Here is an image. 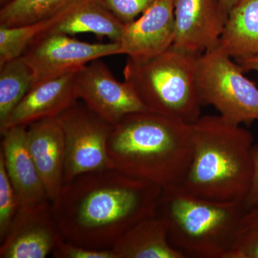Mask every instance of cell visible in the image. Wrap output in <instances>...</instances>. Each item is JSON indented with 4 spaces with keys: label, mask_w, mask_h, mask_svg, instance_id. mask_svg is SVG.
Segmentation results:
<instances>
[{
    "label": "cell",
    "mask_w": 258,
    "mask_h": 258,
    "mask_svg": "<svg viewBox=\"0 0 258 258\" xmlns=\"http://www.w3.org/2000/svg\"><path fill=\"white\" fill-rule=\"evenodd\" d=\"M161 190L114 169L85 173L62 184L52 211L64 240L109 249L136 224L157 215Z\"/></svg>",
    "instance_id": "1"
},
{
    "label": "cell",
    "mask_w": 258,
    "mask_h": 258,
    "mask_svg": "<svg viewBox=\"0 0 258 258\" xmlns=\"http://www.w3.org/2000/svg\"><path fill=\"white\" fill-rule=\"evenodd\" d=\"M192 152L191 123L148 111L113 125L108 142L113 169L162 189L181 184Z\"/></svg>",
    "instance_id": "2"
},
{
    "label": "cell",
    "mask_w": 258,
    "mask_h": 258,
    "mask_svg": "<svg viewBox=\"0 0 258 258\" xmlns=\"http://www.w3.org/2000/svg\"><path fill=\"white\" fill-rule=\"evenodd\" d=\"M193 152L181 185L199 198L223 203L245 201L253 178V136L220 115L191 123Z\"/></svg>",
    "instance_id": "3"
},
{
    "label": "cell",
    "mask_w": 258,
    "mask_h": 258,
    "mask_svg": "<svg viewBox=\"0 0 258 258\" xmlns=\"http://www.w3.org/2000/svg\"><path fill=\"white\" fill-rule=\"evenodd\" d=\"M246 210L243 203L199 198L174 185L161 190L157 215L183 257L227 258Z\"/></svg>",
    "instance_id": "4"
},
{
    "label": "cell",
    "mask_w": 258,
    "mask_h": 258,
    "mask_svg": "<svg viewBox=\"0 0 258 258\" xmlns=\"http://www.w3.org/2000/svg\"><path fill=\"white\" fill-rule=\"evenodd\" d=\"M171 46L145 60L128 58L124 81L148 111L192 123L201 116L197 86L198 56Z\"/></svg>",
    "instance_id": "5"
},
{
    "label": "cell",
    "mask_w": 258,
    "mask_h": 258,
    "mask_svg": "<svg viewBox=\"0 0 258 258\" xmlns=\"http://www.w3.org/2000/svg\"><path fill=\"white\" fill-rule=\"evenodd\" d=\"M197 86L202 106L214 107L236 125L258 120V88L232 57L217 48L198 56Z\"/></svg>",
    "instance_id": "6"
},
{
    "label": "cell",
    "mask_w": 258,
    "mask_h": 258,
    "mask_svg": "<svg viewBox=\"0 0 258 258\" xmlns=\"http://www.w3.org/2000/svg\"><path fill=\"white\" fill-rule=\"evenodd\" d=\"M57 119L64 134V183L85 173L113 169L108 154L111 123L78 101Z\"/></svg>",
    "instance_id": "7"
},
{
    "label": "cell",
    "mask_w": 258,
    "mask_h": 258,
    "mask_svg": "<svg viewBox=\"0 0 258 258\" xmlns=\"http://www.w3.org/2000/svg\"><path fill=\"white\" fill-rule=\"evenodd\" d=\"M118 54L119 42L89 43L71 35L50 31L34 39L21 57L31 69L33 87L49 80L77 72L96 59Z\"/></svg>",
    "instance_id": "8"
},
{
    "label": "cell",
    "mask_w": 258,
    "mask_h": 258,
    "mask_svg": "<svg viewBox=\"0 0 258 258\" xmlns=\"http://www.w3.org/2000/svg\"><path fill=\"white\" fill-rule=\"evenodd\" d=\"M101 59L88 62L76 73L78 100L112 125L126 115L147 111L132 86L117 81Z\"/></svg>",
    "instance_id": "9"
},
{
    "label": "cell",
    "mask_w": 258,
    "mask_h": 258,
    "mask_svg": "<svg viewBox=\"0 0 258 258\" xmlns=\"http://www.w3.org/2000/svg\"><path fill=\"white\" fill-rule=\"evenodd\" d=\"M63 237L52 203L21 207L0 246V258H45Z\"/></svg>",
    "instance_id": "10"
},
{
    "label": "cell",
    "mask_w": 258,
    "mask_h": 258,
    "mask_svg": "<svg viewBox=\"0 0 258 258\" xmlns=\"http://www.w3.org/2000/svg\"><path fill=\"white\" fill-rule=\"evenodd\" d=\"M174 14L172 46L195 55L216 48L229 15L219 0H174Z\"/></svg>",
    "instance_id": "11"
},
{
    "label": "cell",
    "mask_w": 258,
    "mask_h": 258,
    "mask_svg": "<svg viewBox=\"0 0 258 258\" xmlns=\"http://www.w3.org/2000/svg\"><path fill=\"white\" fill-rule=\"evenodd\" d=\"M175 35L174 0H157L140 18L124 24L120 54L145 60L165 52Z\"/></svg>",
    "instance_id": "12"
},
{
    "label": "cell",
    "mask_w": 258,
    "mask_h": 258,
    "mask_svg": "<svg viewBox=\"0 0 258 258\" xmlns=\"http://www.w3.org/2000/svg\"><path fill=\"white\" fill-rule=\"evenodd\" d=\"M0 154L21 207L50 201L27 142V126L10 127L1 133Z\"/></svg>",
    "instance_id": "13"
},
{
    "label": "cell",
    "mask_w": 258,
    "mask_h": 258,
    "mask_svg": "<svg viewBox=\"0 0 258 258\" xmlns=\"http://www.w3.org/2000/svg\"><path fill=\"white\" fill-rule=\"evenodd\" d=\"M29 152L51 203L64 184V134L57 118H47L27 126Z\"/></svg>",
    "instance_id": "14"
},
{
    "label": "cell",
    "mask_w": 258,
    "mask_h": 258,
    "mask_svg": "<svg viewBox=\"0 0 258 258\" xmlns=\"http://www.w3.org/2000/svg\"><path fill=\"white\" fill-rule=\"evenodd\" d=\"M76 73L33 86L0 128L1 133L10 127L28 126L38 120L57 118L66 111L78 101L75 90Z\"/></svg>",
    "instance_id": "15"
},
{
    "label": "cell",
    "mask_w": 258,
    "mask_h": 258,
    "mask_svg": "<svg viewBox=\"0 0 258 258\" xmlns=\"http://www.w3.org/2000/svg\"><path fill=\"white\" fill-rule=\"evenodd\" d=\"M111 249L117 258H184L171 245L165 222L157 215L136 224Z\"/></svg>",
    "instance_id": "16"
},
{
    "label": "cell",
    "mask_w": 258,
    "mask_h": 258,
    "mask_svg": "<svg viewBox=\"0 0 258 258\" xmlns=\"http://www.w3.org/2000/svg\"><path fill=\"white\" fill-rule=\"evenodd\" d=\"M216 48L236 60L258 54V0L232 8Z\"/></svg>",
    "instance_id": "17"
},
{
    "label": "cell",
    "mask_w": 258,
    "mask_h": 258,
    "mask_svg": "<svg viewBox=\"0 0 258 258\" xmlns=\"http://www.w3.org/2000/svg\"><path fill=\"white\" fill-rule=\"evenodd\" d=\"M124 24L112 14L101 0H76L72 11L52 32L72 35L78 33L95 34L119 42Z\"/></svg>",
    "instance_id": "18"
},
{
    "label": "cell",
    "mask_w": 258,
    "mask_h": 258,
    "mask_svg": "<svg viewBox=\"0 0 258 258\" xmlns=\"http://www.w3.org/2000/svg\"><path fill=\"white\" fill-rule=\"evenodd\" d=\"M75 3L76 0H67L54 14L35 23L0 27V66L20 57L34 39L55 29L71 13Z\"/></svg>",
    "instance_id": "19"
},
{
    "label": "cell",
    "mask_w": 258,
    "mask_h": 258,
    "mask_svg": "<svg viewBox=\"0 0 258 258\" xmlns=\"http://www.w3.org/2000/svg\"><path fill=\"white\" fill-rule=\"evenodd\" d=\"M33 74L21 56L0 66V128L30 91Z\"/></svg>",
    "instance_id": "20"
},
{
    "label": "cell",
    "mask_w": 258,
    "mask_h": 258,
    "mask_svg": "<svg viewBox=\"0 0 258 258\" xmlns=\"http://www.w3.org/2000/svg\"><path fill=\"white\" fill-rule=\"evenodd\" d=\"M67 0H12L0 11V27L29 25L50 16Z\"/></svg>",
    "instance_id": "21"
},
{
    "label": "cell",
    "mask_w": 258,
    "mask_h": 258,
    "mask_svg": "<svg viewBox=\"0 0 258 258\" xmlns=\"http://www.w3.org/2000/svg\"><path fill=\"white\" fill-rule=\"evenodd\" d=\"M227 258H258V205L244 212Z\"/></svg>",
    "instance_id": "22"
},
{
    "label": "cell",
    "mask_w": 258,
    "mask_h": 258,
    "mask_svg": "<svg viewBox=\"0 0 258 258\" xmlns=\"http://www.w3.org/2000/svg\"><path fill=\"white\" fill-rule=\"evenodd\" d=\"M21 208L0 154V242H3Z\"/></svg>",
    "instance_id": "23"
},
{
    "label": "cell",
    "mask_w": 258,
    "mask_h": 258,
    "mask_svg": "<svg viewBox=\"0 0 258 258\" xmlns=\"http://www.w3.org/2000/svg\"><path fill=\"white\" fill-rule=\"evenodd\" d=\"M157 0H101L103 5L123 24L134 21Z\"/></svg>",
    "instance_id": "24"
},
{
    "label": "cell",
    "mask_w": 258,
    "mask_h": 258,
    "mask_svg": "<svg viewBox=\"0 0 258 258\" xmlns=\"http://www.w3.org/2000/svg\"><path fill=\"white\" fill-rule=\"evenodd\" d=\"M52 255L55 258H117L111 249L88 248L69 242L63 238L55 246Z\"/></svg>",
    "instance_id": "25"
},
{
    "label": "cell",
    "mask_w": 258,
    "mask_h": 258,
    "mask_svg": "<svg viewBox=\"0 0 258 258\" xmlns=\"http://www.w3.org/2000/svg\"><path fill=\"white\" fill-rule=\"evenodd\" d=\"M254 173L252 185L248 195L244 201L246 208H252L258 205V145H254L252 151Z\"/></svg>",
    "instance_id": "26"
},
{
    "label": "cell",
    "mask_w": 258,
    "mask_h": 258,
    "mask_svg": "<svg viewBox=\"0 0 258 258\" xmlns=\"http://www.w3.org/2000/svg\"><path fill=\"white\" fill-rule=\"evenodd\" d=\"M236 62L244 72L255 71L258 73V54L244 58L237 59Z\"/></svg>",
    "instance_id": "27"
},
{
    "label": "cell",
    "mask_w": 258,
    "mask_h": 258,
    "mask_svg": "<svg viewBox=\"0 0 258 258\" xmlns=\"http://www.w3.org/2000/svg\"><path fill=\"white\" fill-rule=\"evenodd\" d=\"M219 1H220L222 8H223L227 13H230L232 8H233L236 5L238 4L241 0H219Z\"/></svg>",
    "instance_id": "28"
},
{
    "label": "cell",
    "mask_w": 258,
    "mask_h": 258,
    "mask_svg": "<svg viewBox=\"0 0 258 258\" xmlns=\"http://www.w3.org/2000/svg\"><path fill=\"white\" fill-rule=\"evenodd\" d=\"M12 0H1V3L2 4H4L5 5H6V4H8V3H10V2H11ZM4 5H3V6H4Z\"/></svg>",
    "instance_id": "29"
}]
</instances>
